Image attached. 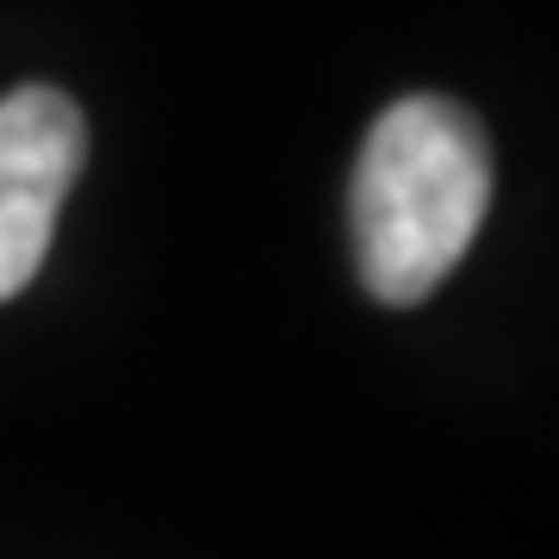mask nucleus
Wrapping results in <instances>:
<instances>
[{
	"label": "nucleus",
	"instance_id": "f257e3e1",
	"mask_svg": "<svg viewBox=\"0 0 559 559\" xmlns=\"http://www.w3.org/2000/svg\"><path fill=\"white\" fill-rule=\"evenodd\" d=\"M491 205V143L466 106L411 94L385 106L355 162L348 224H355L360 286L385 305H417L473 249Z\"/></svg>",
	"mask_w": 559,
	"mask_h": 559
},
{
	"label": "nucleus",
	"instance_id": "f03ea898",
	"mask_svg": "<svg viewBox=\"0 0 559 559\" xmlns=\"http://www.w3.org/2000/svg\"><path fill=\"white\" fill-rule=\"evenodd\" d=\"M81 156L87 124L62 87H13L0 100V299L25 293L44 267Z\"/></svg>",
	"mask_w": 559,
	"mask_h": 559
}]
</instances>
